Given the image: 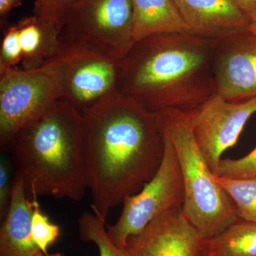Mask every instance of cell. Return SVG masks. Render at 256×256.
<instances>
[{
    "instance_id": "277c9868",
    "label": "cell",
    "mask_w": 256,
    "mask_h": 256,
    "mask_svg": "<svg viewBox=\"0 0 256 256\" xmlns=\"http://www.w3.org/2000/svg\"><path fill=\"white\" fill-rule=\"evenodd\" d=\"M158 112L181 168L184 214L205 237L214 238L240 220L235 204L204 158L194 136L188 112L168 109Z\"/></svg>"
},
{
    "instance_id": "603a6c76",
    "label": "cell",
    "mask_w": 256,
    "mask_h": 256,
    "mask_svg": "<svg viewBox=\"0 0 256 256\" xmlns=\"http://www.w3.org/2000/svg\"><path fill=\"white\" fill-rule=\"evenodd\" d=\"M72 0H34V15L56 25L60 30Z\"/></svg>"
},
{
    "instance_id": "d4e9b609",
    "label": "cell",
    "mask_w": 256,
    "mask_h": 256,
    "mask_svg": "<svg viewBox=\"0 0 256 256\" xmlns=\"http://www.w3.org/2000/svg\"><path fill=\"white\" fill-rule=\"evenodd\" d=\"M249 18L256 14V0H230Z\"/></svg>"
},
{
    "instance_id": "ba28073f",
    "label": "cell",
    "mask_w": 256,
    "mask_h": 256,
    "mask_svg": "<svg viewBox=\"0 0 256 256\" xmlns=\"http://www.w3.org/2000/svg\"><path fill=\"white\" fill-rule=\"evenodd\" d=\"M188 114L197 144L215 174L222 154L236 144L248 120L256 114V98L230 101L216 94Z\"/></svg>"
},
{
    "instance_id": "9c48e42d",
    "label": "cell",
    "mask_w": 256,
    "mask_h": 256,
    "mask_svg": "<svg viewBox=\"0 0 256 256\" xmlns=\"http://www.w3.org/2000/svg\"><path fill=\"white\" fill-rule=\"evenodd\" d=\"M63 98L84 112L117 92V62L78 47L62 46Z\"/></svg>"
},
{
    "instance_id": "484cf974",
    "label": "cell",
    "mask_w": 256,
    "mask_h": 256,
    "mask_svg": "<svg viewBox=\"0 0 256 256\" xmlns=\"http://www.w3.org/2000/svg\"><path fill=\"white\" fill-rule=\"evenodd\" d=\"M248 30L256 36V14L250 16V24H249Z\"/></svg>"
},
{
    "instance_id": "8992f818",
    "label": "cell",
    "mask_w": 256,
    "mask_h": 256,
    "mask_svg": "<svg viewBox=\"0 0 256 256\" xmlns=\"http://www.w3.org/2000/svg\"><path fill=\"white\" fill-rule=\"evenodd\" d=\"M60 41L118 62L134 44L132 0H72Z\"/></svg>"
},
{
    "instance_id": "2e32d148",
    "label": "cell",
    "mask_w": 256,
    "mask_h": 256,
    "mask_svg": "<svg viewBox=\"0 0 256 256\" xmlns=\"http://www.w3.org/2000/svg\"><path fill=\"white\" fill-rule=\"evenodd\" d=\"M210 256H256V222L238 220L210 238Z\"/></svg>"
},
{
    "instance_id": "7a4b0ae2",
    "label": "cell",
    "mask_w": 256,
    "mask_h": 256,
    "mask_svg": "<svg viewBox=\"0 0 256 256\" xmlns=\"http://www.w3.org/2000/svg\"><path fill=\"white\" fill-rule=\"evenodd\" d=\"M215 40L191 33L156 35L136 42L117 62L116 90L160 112H191L216 94Z\"/></svg>"
},
{
    "instance_id": "44dd1931",
    "label": "cell",
    "mask_w": 256,
    "mask_h": 256,
    "mask_svg": "<svg viewBox=\"0 0 256 256\" xmlns=\"http://www.w3.org/2000/svg\"><path fill=\"white\" fill-rule=\"evenodd\" d=\"M216 176L246 178L256 176V148L247 156L237 160H222Z\"/></svg>"
},
{
    "instance_id": "7402d4cb",
    "label": "cell",
    "mask_w": 256,
    "mask_h": 256,
    "mask_svg": "<svg viewBox=\"0 0 256 256\" xmlns=\"http://www.w3.org/2000/svg\"><path fill=\"white\" fill-rule=\"evenodd\" d=\"M0 158V218L4 220L9 210L13 185H14L15 170L14 163L10 154L4 150Z\"/></svg>"
},
{
    "instance_id": "ffe728a7",
    "label": "cell",
    "mask_w": 256,
    "mask_h": 256,
    "mask_svg": "<svg viewBox=\"0 0 256 256\" xmlns=\"http://www.w3.org/2000/svg\"><path fill=\"white\" fill-rule=\"evenodd\" d=\"M22 62V50L20 44L18 24L6 28L2 40L0 50V73L13 68Z\"/></svg>"
},
{
    "instance_id": "e0dca14e",
    "label": "cell",
    "mask_w": 256,
    "mask_h": 256,
    "mask_svg": "<svg viewBox=\"0 0 256 256\" xmlns=\"http://www.w3.org/2000/svg\"><path fill=\"white\" fill-rule=\"evenodd\" d=\"M214 176L234 202L238 218L256 222V176L234 178Z\"/></svg>"
},
{
    "instance_id": "d6986e66",
    "label": "cell",
    "mask_w": 256,
    "mask_h": 256,
    "mask_svg": "<svg viewBox=\"0 0 256 256\" xmlns=\"http://www.w3.org/2000/svg\"><path fill=\"white\" fill-rule=\"evenodd\" d=\"M38 197L31 198L32 213V236L37 246L43 254H47V250L60 236V228L52 223L48 216L44 213L37 200Z\"/></svg>"
},
{
    "instance_id": "9a60e30c",
    "label": "cell",
    "mask_w": 256,
    "mask_h": 256,
    "mask_svg": "<svg viewBox=\"0 0 256 256\" xmlns=\"http://www.w3.org/2000/svg\"><path fill=\"white\" fill-rule=\"evenodd\" d=\"M134 43L156 35L191 33L174 0H132Z\"/></svg>"
},
{
    "instance_id": "6da1fadb",
    "label": "cell",
    "mask_w": 256,
    "mask_h": 256,
    "mask_svg": "<svg viewBox=\"0 0 256 256\" xmlns=\"http://www.w3.org/2000/svg\"><path fill=\"white\" fill-rule=\"evenodd\" d=\"M82 150L94 214L109 212L142 190L159 169L165 136L158 112L118 92L82 112Z\"/></svg>"
},
{
    "instance_id": "3957f363",
    "label": "cell",
    "mask_w": 256,
    "mask_h": 256,
    "mask_svg": "<svg viewBox=\"0 0 256 256\" xmlns=\"http://www.w3.org/2000/svg\"><path fill=\"white\" fill-rule=\"evenodd\" d=\"M82 137V114L65 100L14 134L4 150L10 152L30 200L82 201L88 188Z\"/></svg>"
},
{
    "instance_id": "4316f807",
    "label": "cell",
    "mask_w": 256,
    "mask_h": 256,
    "mask_svg": "<svg viewBox=\"0 0 256 256\" xmlns=\"http://www.w3.org/2000/svg\"><path fill=\"white\" fill-rule=\"evenodd\" d=\"M35 256H64L63 254H44L42 252H38V254H36Z\"/></svg>"
},
{
    "instance_id": "4fadbf2b",
    "label": "cell",
    "mask_w": 256,
    "mask_h": 256,
    "mask_svg": "<svg viewBox=\"0 0 256 256\" xmlns=\"http://www.w3.org/2000/svg\"><path fill=\"white\" fill-rule=\"evenodd\" d=\"M32 202L15 173L9 210L0 229V256H35L42 252L32 236Z\"/></svg>"
},
{
    "instance_id": "ac0fdd59",
    "label": "cell",
    "mask_w": 256,
    "mask_h": 256,
    "mask_svg": "<svg viewBox=\"0 0 256 256\" xmlns=\"http://www.w3.org/2000/svg\"><path fill=\"white\" fill-rule=\"evenodd\" d=\"M80 236L82 240L97 246L100 256H131L126 249L119 248L109 237L106 222L96 214L85 212L78 220Z\"/></svg>"
},
{
    "instance_id": "7c38bea8",
    "label": "cell",
    "mask_w": 256,
    "mask_h": 256,
    "mask_svg": "<svg viewBox=\"0 0 256 256\" xmlns=\"http://www.w3.org/2000/svg\"><path fill=\"white\" fill-rule=\"evenodd\" d=\"M191 34L220 40L248 30L250 18L230 0H174Z\"/></svg>"
},
{
    "instance_id": "5b68a950",
    "label": "cell",
    "mask_w": 256,
    "mask_h": 256,
    "mask_svg": "<svg viewBox=\"0 0 256 256\" xmlns=\"http://www.w3.org/2000/svg\"><path fill=\"white\" fill-rule=\"evenodd\" d=\"M63 98V60L58 54L40 68L0 73V144L9 146L22 128L40 118Z\"/></svg>"
},
{
    "instance_id": "52a82bcc",
    "label": "cell",
    "mask_w": 256,
    "mask_h": 256,
    "mask_svg": "<svg viewBox=\"0 0 256 256\" xmlns=\"http://www.w3.org/2000/svg\"><path fill=\"white\" fill-rule=\"evenodd\" d=\"M164 156L159 169L139 192L127 197L119 220L106 224L108 234L116 246L124 250L128 239L142 232L159 216L182 207L184 190L176 152L165 134Z\"/></svg>"
},
{
    "instance_id": "5bb4252c",
    "label": "cell",
    "mask_w": 256,
    "mask_h": 256,
    "mask_svg": "<svg viewBox=\"0 0 256 256\" xmlns=\"http://www.w3.org/2000/svg\"><path fill=\"white\" fill-rule=\"evenodd\" d=\"M18 26L23 69L40 68L60 54L62 30L56 25L34 15L20 20Z\"/></svg>"
},
{
    "instance_id": "8fae6325",
    "label": "cell",
    "mask_w": 256,
    "mask_h": 256,
    "mask_svg": "<svg viewBox=\"0 0 256 256\" xmlns=\"http://www.w3.org/2000/svg\"><path fill=\"white\" fill-rule=\"evenodd\" d=\"M217 92L226 100L256 98V36L248 30L215 40Z\"/></svg>"
},
{
    "instance_id": "30bf717a",
    "label": "cell",
    "mask_w": 256,
    "mask_h": 256,
    "mask_svg": "<svg viewBox=\"0 0 256 256\" xmlns=\"http://www.w3.org/2000/svg\"><path fill=\"white\" fill-rule=\"evenodd\" d=\"M131 256H210V239L186 218L182 207L173 208L128 239Z\"/></svg>"
},
{
    "instance_id": "cb8c5ba5",
    "label": "cell",
    "mask_w": 256,
    "mask_h": 256,
    "mask_svg": "<svg viewBox=\"0 0 256 256\" xmlns=\"http://www.w3.org/2000/svg\"><path fill=\"white\" fill-rule=\"evenodd\" d=\"M24 0H0V18L1 26L4 25L10 12L22 4Z\"/></svg>"
}]
</instances>
